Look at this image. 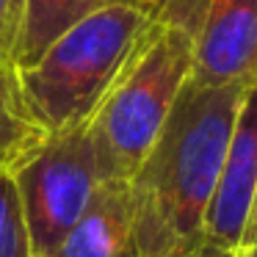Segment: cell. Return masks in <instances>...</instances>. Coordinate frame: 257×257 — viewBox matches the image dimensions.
<instances>
[{
	"mask_svg": "<svg viewBox=\"0 0 257 257\" xmlns=\"http://www.w3.org/2000/svg\"><path fill=\"white\" fill-rule=\"evenodd\" d=\"M246 89L191 78L183 86L155 144L127 180L136 257H185L205 243V216Z\"/></svg>",
	"mask_w": 257,
	"mask_h": 257,
	"instance_id": "1",
	"label": "cell"
},
{
	"mask_svg": "<svg viewBox=\"0 0 257 257\" xmlns=\"http://www.w3.org/2000/svg\"><path fill=\"white\" fill-rule=\"evenodd\" d=\"M158 17L144 0H119L67 28L31 67L17 69L25 111L45 136L89 122Z\"/></svg>",
	"mask_w": 257,
	"mask_h": 257,
	"instance_id": "2",
	"label": "cell"
},
{
	"mask_svg": "<svg viewBox=\"0 0 257 257\" xmlns=\"http://www.w3.org/2000/svg\"><path fill=\"white\" fill-rule=\"evenodd\" d=\"M194 36V25L158 12L116 83L86 122L108 180H130L155 144L191 78Z\"/></svg>",
	"mask_w": 257,
	"mask_h": 257,
	"instance_id": "3",
	"label": "cell"
},
{
	"mask_svg": "<svg viewBox=\"0 0 257 257\" xmlns=\"http://www.w3.org/2000/svg\"><path fill=\"white\" fill-rule=\"evenodd\" d=\"M34 257H53L105 183L89 124L50 133L12 166Z\"/></svg>",
	"mask_w": 257,
	"mask_h": 257,
	"instance_id": "4",
	"label": "cell"
},
{
	"mask_svg": "<svg viewBox=\"0 0 257 257\" xmlns=\"http://www.w3.org/2000/svg\"><path fill=\"white\" fill-rule=\"evenodd\" d=\"M191 80L202 86L257 83V0H207L194 36Z\"/></svg>",
	"mask_w": 257,
	"mask_h": 257,
	"instance_id": "5",
	"label": "cell"
},
{
	"mask_svg": "<svg viewBox=\"0 0 257 257\" xmlns=\"http://www.w3.org/2000/svg\"><path fill=\"white\" fill-rule=\"evenodd\" d=\"M257 196V83L243 91L218 183L205 216V240L238 249Z\"/></svg>",
	"mask_w": 257,
	"mask_h": 257,
	"instance_id": "6",
	"label": "cell"
},
{
	"mask_svg": "<svg viewBox=\"0 0 257 257\" xmlns=\"http://www.w3.org/2000/svg\"><path fill=\"white\" fill-rule=\"evenodd\" d=\"M53 257H136L127 180H105Z\"/></svg>",
	"mask_w": 257,
	"mask_h": 257,
	"instance_id": "7",
	"label": "cell"
},
{
	"mask_svg": "<svg viewBox=\"0 0 257 257\" xmlns=\"http://www.w3.org/2000/svg\"><path fill=\"white\" fill-rule=\"evenodd\" d=\"M108 3H119V0H20L12 39V67H31L67 28Z\"/></svg>",
	"mask_w": 257,
	"mask_h": 257,
	"instance_id": "8",
	"label": "cell"
},
{
	"mask_svg": "<svg viewBox=\"0 0 257 257\" xmlns=\"http://www.w3.org/2000/svg\"><path fill=\"white\" fill-rule=\"evenodd\" d=\"M45 139L34 119L25 111L23 94L17 86V69L12 61H0V174Z\"/></svg>",
	"mask_w": 257,
	"mask_h": 257,
	"instance_id": "9",
	"label": "cell"
},
{
	"mask_svg": "<svg viewBox=\"0 0 257 257\" xmlns=\"http://www.w3.org/2000/svg\"><path fill=\"white\" fill-rule=\"evenodd\" d=\"M0 257H34L12 174H0Z\"/></svg>",
	"mask_w": 257,
	"mask_h": 257,
	"instance_id": "10",
	"label": "cell"
},
{
	"mask_svg": "<svg viewBox=\"0 0 257 257\" xmlns=\"http://www.w3.org/2000/svg\"><path fill=\"white\" fill-rule=\"evenodd\" d=\"M12 39H14V3L0 0V61H12Z\"/></svg>",
	"mask_w": 257,
	"mask_h": 257,
	"instance_id": "11",
	"label": "cell"
},
{
	"mask_svg": "<svg viewBox=\"0 0 257 257\" xmlns=\"http://www.w3.org/2000/svg\"><path fill=\"white\" fill-rule=\"evenodd\" d=\"M185 257H240V251L238 249H224V246H216V243H210V240H205V243L196 246V249Z\"/></svg>",
	"mask_w": 257,
	"mask_h": 257,
	"instance_id": "12",
	"label": "cell"
},
{
	"mask_svg": "<svg viewBox=\"0 0 257 257\" xmlns=\"http://www.w3.org/2000/svg\"><path fill=\"white\" fill-rule=\"evenodd\" d=\"M251 246H257V196H254V205H251L249 221H246L243 238H240V249H251Z\"/></svg>",
	"mask_w": 257,
	"mask_h": 257,
	"instance_id": "13",
	"label": "cell"
},
{
	"mask_svg": "<svg viewBox=\"0 0 257 257\" xmlns=\"http://www.w3.org/2000/svg\"><path fill=\"white\" fill-rule=\"evenodd\" d=\"M240 257H257V246H251V249H240Z\"/></svg>",
	"mask_w": 257,
	"mask_h": 257,
	"instance_id": "14",
	"label": "cell"
},
{
	"mask_svg": "<svg viewBox=\"0 0 257 257\" xmlns=\"http://www.w3.org/2000/svg\"><path fill=\"white\" fill-rule=\"evenodd\" d=\"M152 3H155V6H158V9H161V3H163V0H152Z\"/></svg>",
	"mask_w": 257,
	"mask_h": 257,
	"instance_id": "15",
	"label": "cell"
},
{
	"mask_svg": "<svg viewBox=\"0 0 257 257\" xmlns=\"http://www.w3.org/2000/svg\"><path fill=\"white\" fill-rule=\"evenodd\" d=\"M161 6H163V3H161ZM158 12H161V9H158Z\"/></svg>",
	"mask_w": 257,
	"mask_h": 257,
	"instance_id": "16",
	"label": "cell"
}]
</instances>
